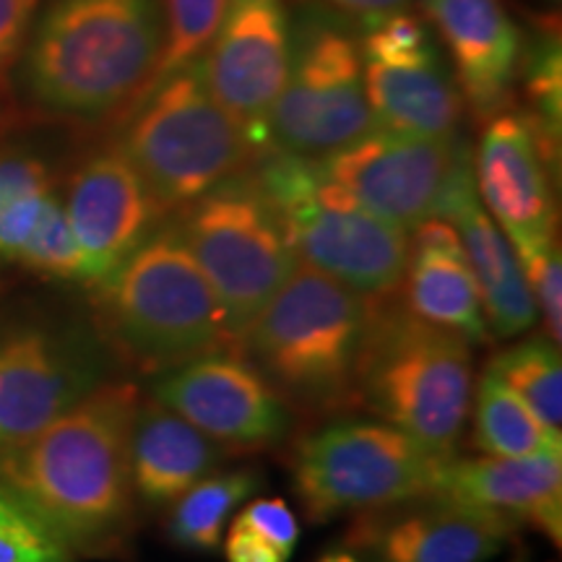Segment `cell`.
<instances>
[{
    "label": "cell",
    "mask_w": 562,
    "mask_h": 562,
    "mask_svg": "<svg viewBox=\"0 0 562 562\" xmlns=\"http://www.w3.org/2000/svg\"><path fill=\"white\" fill-rule=\"evenodd\" d=\"M364 91L375 128L409 136H459L463 97L425 21L398 11L364 30Z\"/></svg>",
    "instance_id": "obj_14"
},
{
    "label": "cell",
    "mask_w": 562,
    "mask_h": 562,
    "mask_svg": "<svg viewBox=\"0 0 562 562\" xmlns=\"http://www.w3.org/2000/svg\"><path fill=\"white\" fill-rule=\"evenodd\" d=\"M201 60L211 94L261 149L266 117L284 89L292 60L284 0H227L220 30Z\"/></svg>",
    "instance_id": "obj_15"
},
{
    "label": "cell",
    "mask_w": 562,
    "mask_h": 562,
    "mask_svg": "<svg viewBox=\"0 0 562 562\" xmlns=\"http://www.w3.org/2000/svg\"><path fill=\"white\" fill-rule=\"evenodd\" d=\"M409 240L404 305L422 321L448 328L469 344L492 341L480 286L453 224L435 216L417 224Z\"/></svg>",
    "instance_id": "obj_22"
},
{
    "label": "cell",
    "mask_w": 562,
    "mask_h": 562,
    "mask_svg": "<svg viewBox=\"0 0 562 562\" xmlns=\"http://www.w3.org/2000/svg\"><path fill=\"white\" fill-rule=\"evenodd\" d=\"M0 562H76V558L0 490Z\"/></svg>",
    "instance_id": "obj_32"
},
{
    "label": "cell",
    "mask_w": 562,
    "mask_h": 562,
    "mask_svg": "<svg viewBox=\"0 0 562 562\" xmlns=\"http://www.w3.org/2000/svg\"><path fill=\"white\" fill-rule=\"evenodd\" d=\"M140 389L112 378L45 430L0 448V490L74 558H115L136 531L128 432Z\"/></svg>",
    "instance_id": "obj_1"
},
{
    "label": "cell",
    "mask_w": 562,
    "mask_h": 562,
    "mask_svg": "<svg viewBox=\"0 0 562 562\" xmlns=\"http://www.w3.org/2000/svg\"><path fill=\"white\" fill-rule=\"evenodd\" d=\"M250 172L277 209L300 266L326 273L368 300L402 294L409 232L351 201L323 178L315 159L263 149Z\"/></svg>",
    "instance_id": "obj_6"
},
{
    "label": "cell",
    "mask_w": 562,
    "mask_h": 562,
    "mask_svg": "<svg viewBox=\"0 0 562 562\" xmlns=\"http://www.w3.org/2000/svg\"><path fill=\"white\" fill-rule=\"evenodd\" d=\"M372 302L326 273L297 266L273 300L237 336L292 412L331 419L357 409V370Z\"/></svg>",
    "instance_id": "obj_4"
},
{
    "label": "cell",
    "mask_w": 562,
    "mask_h": 562,
    "mask_svg": "<svg viewBox=\"0 0 562 562\" xmlns=\"http://www.w3.org/2000/svg\"><path fill=\"white\" fill-rule=\"evenodd\" d=\"M521 263L526 284L537 305L539 318H544V336L562 344V258L558 237L547 243L513 248Z\"/></svg>",
    "instance_id": "obj_31"
},
{
    "label": "cell",
    "mask_w": 562,
    "mask_h": 562,
    "mask_svg": "<svg viewBox=\"0 0 562 562\" xmlns=\"http://www.w3.org/2000/svg\"><path fill=\"white\" fill-rule=\"evenodd\" d=\"M240 336L297 271L290 237L250 167L170 222Z\"/></svg>",
    "instance_id": "obj_8"
},
{
    "label": "cell",
    "mask_w": 562,
    "mask_h": 562,
    "mask_svg": "<svg viewBox=\"0 0 562 562\" xmlns=\"http://www.w3.org/2000/svg\"><path fill=\"white\" fill-rule=\"evenodd\" d=\"M318 562H360V558H357V554L351 550H344V552L326 554V558H321Z\"/></svg>",
    "instance_id": "obj_36"
},
{
    "label": "cell",
    "mask_w": 562,
    "mask_h": 562,
    "mask_svg": "<svg viewBox=\"0 0 562 562\" xmlns=\"http://www.w3.org/2000/svg\"><path fill=\"white\" fill-rule=\"evenodd\" d=\"M121 151L165 214L248 170L258 149L206 87L203 60L175 70L123 115Z\"/></svg>",
    "instance_id": "obj_7"
},
{
    "label": "cell",
    "mask_w": 562,
    "mask_h": 562,
    "mask_svg": "<svg viewBox=\"0 0 562 562\" xmlns=\"http://www.w3.org/2000/svg\"><path fill=\"white\" fill-rule=\"evenodd\" d=\"M442 220L451 222L459 232V240L467 250L476 286H480L490 334L497 339H516V336L531 331L537 326L539 313L529 284H526L524 269L508 237L484 211L480 195H476L474 178H469L453 193Z\"/></svg>",
    "instance_id": "obj_23"
},
{
    "label": "cell",
    "mask_w": 562,
    "mask_h": 562,
    "mask_svg": "<svg viewBox=\"0 0 562 562\" xmlns=\"http://www.w3.org/2000/svg\"><path fill=\"white\" fill-rule=\"evenodd\" d=\"M258 484L261 474L256 469H232V472L220 469L209 474L172 503L167 533L186 550L214 552L222 544L232 513L248 501Z\"/></svg>",
    "instance_id": "obj_26"
},
{
    "label": "cell",
    "mask_w": 562,
    "mask_h": 562,
    "mask_svg": "<svg viewBox=\"0 0 562 562\" xmlns=\"http://www.w3.org/2000/svg\"><path fill=\"white\" fill-rule=\"evenodd\" d=\"M552 157L529 112H497L472 159L474 188L513 248L554 240Z\"/></svg>",
    "instance_id": "obj_18"
},
{
    "label": "cell",
    "mask_w": 562,
    "mask_h": 562,
    "mask_svg": "<svg viewBox=\"0 0 562 562\" xmlns=\"http://www.w3.org/2000/svg\"><path fill=\"white\" fill-rule=\"evenodd\" d=\"M300 539L294 510L281 497L252 501L232 518L224 554L227 562H290Z\"/></svg>",
    "instance_id": "obj_28"
},
{
    "label": "cell",
    "mask_w": 562,
    "mask_h": 562,
    "mask_svg": "<svg viewBox=\"0 0 562 562\" xmlns=\"http://www.w3.org/2000/svg\"><path fill=\"white\" fill-rule=\"evenodd\" d=\"M526 91H529L533 112H529L544 149L554 165L560 159V125H562V55L560 40L544 34L533 42L526 55Z\"/></svg>",
    "instance_id": "obj_30"
},
{
    "label": "cell",
    "mask_w": 562,
    "mask_h": 562,
    "mask_svg": "<svg viewBox=\"0 0 562 562\" xmlns=\"http://www.w3.org/2000/svg\"><path fill=\"white\" fill-rule=\"evenodd\" d=\"M89 286V321L117 368L159 375L237 347L220 300L172 224Z\"/></svg>",
    "instance_id": "obj_3"
},
{
    "label": "cell",
    "mask_w": 562,
    "mask_h": 562,
    "mask_svg": "<svg viewBox=\"0 0 562 562\" xmlns=\"http://www.w3.org/2000/svg\"><path fill=\"white\" fill-rule=\"evenodd\" d=\"M229 459L235 456L191 422L157 398L140 396L128 432V467L136 501L149 508L172 505L193 484L220 472Z\"/></svg>",
    "instance_id": "obj_21"
},
{
    "label": "cell",
    "mask_w": 562,
    "mask_h": 562,
    "mask_svg": "<svg viewBox=\"0 0 562 562\" xmlns=\"http://www.w3.org/2000/svg\"><path fill=\"white\" fill-rule=\"evenodd\" d=\"M115 368L91 321L0 318V448L45 430L112 381Z\"/></svg>",
    "instance_id": "obj_11"
},
{
    "label": "cell",
    "mask_w": 562,
    "mask_h": 562,
    "mask_svg": "<svg viewBox=\"0 0 562 562\" xmlns=\"http://www.w3.org/2000/svg\"><path fill=\"white\" fill-rule=\"evenodd\" d=\"M472 391V344L422 321L402 294L372 302L357 370V409H368L448 461L459 451Z\"/></svg>",
    "instance_id": "obj_5"
},
{
    "label": "cell",
    "mask_w": 562,
    "mask_h": 562,
    "mask_svg": "<svg viewBox=\"0 0 562 562\" xmlns=\"http://www.w3.org/2000/svg\"><path fill=\"white\" fill-rule=\"evenodd\" d=\"M472 446L482 456L521 459V456L562 453V440L552 438L529 406L484 364L472 391Z\"/></svg>",
    "instance_id": "obj_25"
},
{
    "label": "cell",
    "mask_w": 562,
    "mask_h": 562,
    "mask_svg": "<svg viewBox=\"0 0 562 562\" xmlns=\"http://www.w3.org/2000/svg\"><path fill=\"white\" fill-rule=\"evenodd\" d=\"M315 161L323 178L351 201L406 232L435 216L442 220L453 193L474 178L472 151L459 136L430 138L375 128Z\"/></svg>",
    "instance_id": "obj_12"
},
{
    "label": "cell",
    "mask_w": 562,
    "mask_h": 562,
    "mask_svg": "<svg viewBox=\"0 0 562 562\" xmlns=\"http://www.w3.org/2000/svg\"><path fill=\"white\" fill-rule=\"evenodd\" d=\"M11 123V112H9V104H5V94H3V83H0V138H3L5 128H9Z\"/></svg>",
    "instance_id": "obj_35"
},
{
    "label": "cell",
    "mask_w": 562,
    "mask_h": 562,
    "mask_svg": "<svg viewBox=\"0 0 562 562\" xmlns=\"http://www.w3.org/2000/svg\"><path fill=\"white\" fill-rule=\"evenodd\" d=\"M518 526L442 492L357 513L349 550L370 562H487Z\"/></svg>",
    "instance_id": "obj_17"
},
{
    "label": "cell",
    "mask_w": 562,
    "mask_h": 562,
    "mask_svg": "<svg viewBox=\"0 0 562 562\" xmlns=\"http://www.w3.org/2000/svg\"><path fill=\"white\" fill-rule=\"evenodd\" d=\"M501 381L529 406L552 438L562 440V360L547 336L510 344L487 362Z\"/></svg>",
    "instance_id": "obj_27"
},
{
    "label": "cell",
    "mask_w": 562,
    "mask_h": 562,
    "mask_svg": "<svg viewBox=\"0 0 562 562\" xmlns=\"http://www.w3.org/2000/svg\"><path fill=\"white\" fill-rule=\"evenodd\" d=\"M149 396L232 456L273 451L294 430V412L237 347L151 375Z\"/></svg>",
    "instance_id": "obj_13"
},
{
    "label": "cell",
    "mask_w": 562,
    "mask_h": 562,
    "mask_svg": "<svg viewBox=\"0 0 562 562\" xmlns=\"http://www.w3.org/2000/svg\"><path fill=\"white\" fill-rule=\"evenodd\" d=\"M60 203V180L50 159L26 144L0 140V279L24 269L26 250Z\"/></svg>",
    "instance_id": "obj_24"
},
{
    "label": "cell",
    "mask_w": 562,
    "mask_h": 562,
    "mask_svg": "<svg viewBox=\"0 0 562 562\" xmlns=\"http://www.w3.org/2000/svg\"><path fill=\"white\" fill-rule=\"evenodd\" d=\"M161 3H165L161 5V53L146 91L172 76L175 70L203 58L227 9V0H161Z\"/></svg>",
    "instance_id": "obj_29"
},
{
    "label": "cell",
    "mask_w": 562,
    "mask_h": 562,
    "mask_svg": "<svg viewBox=\"0 0 562 562\" xmlns=\"http://www.w3.org/2000/svg\"><path fill=\"white\" fill-rule=\"evenodd\" d=\"M60 195L87 266L83 284L115 271L165 220V211L115 140L89 151L70 170Z\"/></svg>",
    "instance_id": "obj_16"
},
{
    "label": "cell",
    "mask_w": 562,
    "mask_h": 562,
    "mask_svg": "<svg viewBox=\"0 0 562 562\" xmlns=\"http://www.w3.org/2000/svg\"><path fill=\"white\" fill-rule=\"evenodd\" d=\"M435 492L497 513L516 526H531L554 547L562 544V453L453 456L442 463Z\"/></svg>",
    "instance_id": "obj_20"
},
{
    "label": "cell",
    "mask_w": 562,
    "mask_h": 562,
    "mask_svg": "<svg viewBox=\"0 0 562 562\" xmlns=\"http://www.w3.org/2000/svg\"><path fill=\"white\" fill-rule=\"evenodd\" d=\"M442 463L389 422L339 414L294 442L290 467L307 521L326 524L435 492Z\"/></svg>",
    "instance_id": "obj_9"
},
{
    "label": "cell",
    "mask_w": 562,
    "mask_h": 562,
    "mask_svg": "<svg viewBox=\"0 0 562 562\" xmlns=\"http://www.w3.org/2000/svg\"><path fill=\"white\" fill-rule=\"evenodd\" d=\"M375 131L362 50L349 21L311 11L292 26L284 89L266 117L261 149L323 159Z\"/></svg>",
    "instance_id": "obj_10"
},
{
    "label": "cell",
    "mask_w": 562,
    "mask_h": 562,
    "mask_svg": "<svg viewBox=\"0 0 562 562\" xmlns=\"http://www.w3.org/2000/svg\"><path fill=\"white\" fill-rule=\"evenodd\" d=\"M159 53V0H50L19 58L21 87L42 115L102 123L136 104Z\"/></svg>",
    "instance_id": "obj_2"
},
{
    "label": "cell",
    "mask_w": 562,
    "mask_h": 562,
    "mask_svg": "<svg viewBox=\"0 0 562 562\" xmlns=\"http://www.w3.org/2000/svg\"><path fill=\"white\" fill-rule=\"evenodd\" d=\"M446 42L463 102L487 123L510 102L521 66V30L503 0H422Z\"/></svg>",
    "instance_id": "obj_19"
},
{
    "label": "cell",
    "mask_w": 562,
    "mask_h": 562,
    "mask_svg": "<svg viewBox=\"0 0 562 562\" xmlns=\"http://www.w3.org/2000/svg\"><path fill=\"white\" fill-rule=\"evenodd\" d=\"M323 9L336 13L341 19H351L355 24H362L364 30L375 26L378 21L404 11L409 0H315Z\"/></svg>",
    "instance_id": "obj_34"
},
{
    "label": "cell",
    "mask_w": 562,
    "mask_h": 562,
    "mask_svg": "<svg viewBox=\"0 0 562 562\" xmlns=\"http://www.w3.org/2000/svg\"><path fill=\"white\" fill-rule=\"evenodd\" d=\"M40 5L42 0H0V83L24 53Z\"/></svg>",
    "instance_id": "obj_33"
}]
</instances>
